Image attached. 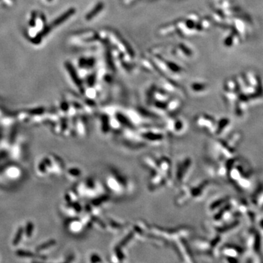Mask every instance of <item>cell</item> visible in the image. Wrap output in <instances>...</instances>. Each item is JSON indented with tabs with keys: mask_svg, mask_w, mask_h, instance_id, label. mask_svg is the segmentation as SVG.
<instances>
[{
	"mask_svg": "<svg viewBox=\"0 0 263 263\" xmlns=\"http://www.w3.org/2000/svg\"><path fill=\"white\" fill-rule=\"evenodd\" d=\"M105 188L111 194L116 196L128 194L133 189V185L129 178L116 169L108 170L104 182Z\"/></svg>",
	"mask_w": 263,
	"mask_h": 263,
	"instance_id": "6da1fadb",
	"label": "cell"
},
{
	"mask_svg": "<svg viewBox=\"0 0 263 263\" xmlns=\"http://www.w3.org/2000/svg\"><path fill=\"white\" fill-rule=\"evenodd\" d=\"M192 164V160L190 157H184L178 160L173 175L175 184L176 183L178 186L185 184L191 172Z\"/></svg>",
	"mask_w": 263,
	"mask_h": 263,
	"instance_id": "7a4b0ae2",
	"label": "cell"
},
{
	"mask_svg": "<svg viewBox=\"0 0 263 263\" xmlns=\"http://www.w3.org/2000/svg\"><path fill=\"white\" fill-rule=\"evenodd\" d=\"M105 189L103 185L97 179L94 178H87L81 184V189L83 192L81 194L94 199L99 195L104 194Z\"/></svg>",
	"mask_w": 263,
	"mask_h": 263,
	"instance_id": "3957f363",
	"label": "cell"
},
{
	"mask_svg": "<svg viewBox=\"0 0 263 263\" xmlns=\"http://www.w3.org/2000/svg\"><path fill=\"white\" fill-rule=\"evenodd\" d=\"M140 138L143 141L151 143H160L164 140L165 135L159 129H143L139 132Z\"/></svg>",
	"mask_w": 263,
	"mask_h": 263,
	"instance_id": "277c9868",
	"label": "cell"
},
{
	"mask_svg": "<svg viewBox=\"0 0 263 263\" xmlns=\"http://www.w3.org/2000/svg\"><path fill=\"white\" fill-rule=\"evenodd\" d=\"M151 174L148 178V186L151 191H157L168 185L164 175L160 172L159 169L151 170Z\"/></svg>",
	"mask_w": 263,
	"mask_h": 263,
	"instance_id": "5b68a950",
	"label": "cell"
},
{
	"mask_svg": "<svg viewBox=\"0 0 263 263\" xmlns=\"http://www.w3.org/2000/svg\"><path fill=\"white\" fill-rule=\"evenodd\" d=\"M166 128L175 135H182L187 130V124L181 118H173L167 121Z\"/></svg>",
	"mask_w": 263,
	"mask_h": 263,
	"instance_id": "8992f818",
	"label": "cell"
},
{
	"mask_svg": "<svg viewBox=\"0 0 263 263\" xmlns=\"http://www.w3.org/2000/svg\"><path fill=\"white\" fill-rule=\"evenodd\" d=\"M106 228L108 231L111 232H118L123 230L124 224L121 221H118L117 219L113 218H106L105 219Z\"/></svg>",
	"mask_w": 263,
	"mask_h": 263,
	"instance_id": "52a82bcc",
	"label": "cell"
},
{
	"mask_svg": "<svg viewBox=\"0 0 263 263\" xmlns=\"http://www.w3.org/2000/svg\"><path fill=\"white\" fill-rule=\"evenodd\" d=\"M127 254H126L124 248L119 246H115L113 251L112 254L111 256V260L114 262H121L127 260Z\"/></svg>",
	"mask_w": 263,
	"mask_h": 263,
	"instance_id": "ba28073f",
	"label": "cell"
},
{
	"mask_svg": "<svg viewBox=\"0 0 263 263\" xmlns=\"http://www.w3.org/2000/svg\"><path fill=\"white\" fill-rule=\"evenodd\" d=\"M88 262H103L104 260L102 259L100 254L97 252H92L89 254L88 257Z\"/></svg>",
	"mask_w": 263,
	"mask_h": 263,
	"instance_id": "9c48e42d",
	"label": "cell"
}]
</instances>
